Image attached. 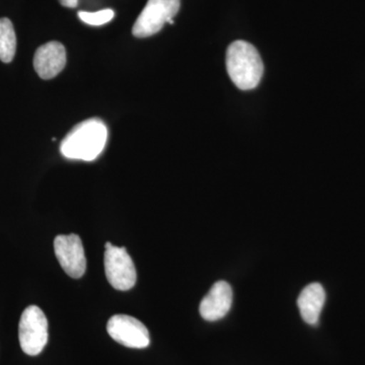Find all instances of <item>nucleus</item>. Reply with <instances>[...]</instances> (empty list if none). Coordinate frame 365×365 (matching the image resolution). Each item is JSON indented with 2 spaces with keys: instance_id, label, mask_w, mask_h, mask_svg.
Masks as SVG:
<instances>
[{
  "instance_id": "nucleus-1",
  "label": "nucleus",
  "mask_w": 365,
  "mask_h": 365,
  "mask_svg": "<svg viewBox=\"0 0 365 365\" xmlns=\"http://www.w3.org/2000/svg\"><path fill=\"white\" fill-rule=\"evenodd\" d=\"M107 139V126L102 120L93 118L68 132L60 144V151L66 158L91 162L103 153Z\"/></svg>"
},
{
  "instance_id": "nucleus-2",
  "label": "nucleus",
  "mask_w": 365,
  "mask_h": 365,
  "mask_svg": "<svg viewBox=\"0 0 365 365\" xmlns=\"http://www.w3.org/2000/svg\"><path fill=\"white\" fill-rule=\"evenodd\" d=\"M228 76L240 90H254L260 83L264 64L258 50L246 41H235L227 51Z\"/></svg>"
},
{
  "instance_id": "nucleus-3",
  "label": "nucleus",
  "mask_w": 365,
  "mask_h": 365,
  "mask_svg": "<svg viewBox=\"0 0 365 365\" xmlns=\"http://www.w3.org/2000/svg\"><path fill=\"white\" fill-rule=\"evenodd\" d=\"M181 0H148L132 29L136 38H148L160 32L165 24H174Z\"/></svg>"
},
{
  "instance_id": "nucleus-4",
  "label": "nucleus",
  "mask_w": 365,
  "mask_h": 365,
  "mask_svg": "<svg viewBox=\"0 0 365 365\" xmlns=\"http://www.w3.org/2000/svg\"><path fill=\"white\" fill-rule=\"evenodd\" d=\"M19 339L21 350L30 356H37L48 342V321L37 306L26 307L19 325Z\"/></svg>"
},
{
  "instance_id": "nucleus-5",
  "label": "nucleus",
  "mask_w": 365,
  "mask_h": 365,
  "mask_svg": "<svg viewBox=\"0 0 365 365\" xmlns=\"http://www.w3.org/2000/svg\"><path fill=\"white\" fill-rule=\"evenodd\" d=\"M104 265L107 279L115 289L126 292L135 285V265L125 247L119 248L110 242H106Z\"/></svg>"
},
{
  "instance_id": "nucleus-6",
  "label": "nucleus",
  "mask_w": 365,
  "mask_h": 365,
  "mask_svg": "<svg viewBox=\"0 0 365 365\" xmlns=\"http://www.w3.org/2000/svg\"><path fill=\"white\" fill-rule=\"evenodd\" d=\"M107 332L112 339L128 348L143 349L150 343V332L139 319L126 314H115L108 321Z\"/></svg>"
},
{
  "instance_id": "nucleus-7",
  "label": "nucleus",
  "mask_w": 365,
  "mask_h": 365,
  "mask_svg": "<svg viewBox=\"0 0 365 365\" xmlns=\"http://www.w3.org/2000/svg\"><path fill=\"white\" fill-rule=\"evenodd\" d=\"M54 251L67 275L76 279L83 277L86 270V259L83 242L78 235H60L55 237Z\"/></svg>"
},
{
  "instance_id": "nucleus-8",
  "label": "nucleus",
  "mask_w": 365,
  "mask_h": 365,
  "mask_svg": "<svg viewBox=\"0 0 365 365\" xmlns=\"http://www.w3.org/2000/svg\"><path fill=\"white\" fill-rule=\"evenodd\" d=\"M66 66V50L56 41L38 48L34 57V68L41 78L48 81L58 76Z\"/></svg>"
},
{
  "instance_id": "nucleus-9",
  "label": "nucleus",
  "mask_w": 365,
  "mask_h": 365,
  "mask_svg": "<svg viewBox=\"0 0 365 365\" xmlns=\"http://www.w3.org/2000/svg\"><path fill=\"white\" fill-rule=\"evenodd\" d=\"M232 304V287L225 281H218L201 302L199 312L205 321L215 322L227 316Z\"/></svg>"
},
{
  "instance_id": "nucleus-10",
  "label": "nucleus",
  "mask_w": 365,
  "mask_h": 365,
  "mask_svg": "<svg viewBox=\"0 0 365 365\" xmlns=\"http://www.w3.org/2000/svg\"><path fill=\"white\" fill-rule=\"evenodd\" d=\"M326 302V292L319 283H311L300 292L297 306L302 318L307 324L316 326Z\"/></svg>"
},
{
  "instance_id": "nucleus-11",
  "label": "nucleus",
  "mask_w": 365,
  "mask_h": 365,
  "mask_svg": "<svg viewBox=\"0 0 365 365\" xmlns=\"http://www.w3.org/2000/svg\"><path fill=\"white\" fill-rule=\"evenodd\" d=\"M16 51V36L11 20L0 19V60L4 63L13 61Z\"/></svg>"
},
{
  "instance_id": "nucleus-12",
  "label": "nucleus",
  "mask_w": 365,
  "mask_h": 365,
  "mask_svg": "<svg viewBox=\"0 0 365 365\" xmlns=\"http://www.w3.org/2000/svg\"><path fill=\"white\" fill-rule=\"evenodd\" d=\"M115 13L113 9H103L96 13H88V11H79V20L90 26H103L109 23L114 19Z\"/></svg>"
},
{
  "instance_id": "nucleus-13",
  "label": "nucleus",
  "mask_w": 365,
  "mask_h": 365,
  "mask_svg": "<svg viewBox=\"0 0 365 365\" xmlns=\"http://www.w3.org/2000/svg\"><path fill=\"white\" fill-rule=\"evenodd\" d=\"M62 6L68 7V9H74L78 6V0H58Z\"/></svg>"
}]
</instances>
